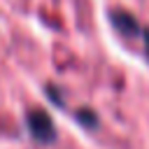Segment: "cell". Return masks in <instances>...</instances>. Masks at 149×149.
Returning <instances> with one entry per match:
<instances>
[{
	"instance_id": "cell-4",
	"label": "cell",
	"mask_w": 149,
	"mask_h": 149,
	"mask_svg": "<svg viewBox=\"0 0 149 149\" xmlns=\"http://www.w3.org/2000/svg\"><path fill=\"white\" fill-rule=\"evenodd\" d=\"M142 40H144V51L149 56V28H142Z\"/></svg>"
},
{
	"instance_id": "cell-3",
	"label": "cell",
	"mask_w": 149,
	"mask_h": 149,
	"mask_svg": "<svg viewBox=\"0 0 149 149\" xmlns=\"http://www.w3.org/2000/svg\"><path fill=\"white\" fill-rule=\"evenodd\" d=\"M77 119L81 126H88V128L95 126V114H91V112H77Z\"/></svg>"
},
{
	"instance_id": "cell-2",
	"label": "cell",
	"mask_w": 149,
	"mask_h": 149,
	"mask_svg": "<svg viewBox=\"0 0 149 149\" xmlns=\"http://www.w3.org/2000/svg\"><path fill=\"white\" fill-rule=\"evenodd\" d=\"M112 23H114V28H116L121 35H128V37L142 35V28H140V23L135 21V16H130V14L123 12V9L112 12Z\"/></svg>"
},
{
	"instance_id": "cell-1",
	"label": "cell",
	"mask_w": 149,
	"mask_h": 149,
	"mask_svg": "<svg viewBox=\"0 0 149 149\" xmlns=\"http://www.w3.org/2000/svg\"><path fill=\"white\" fill-rule=\"evenodd\" d=\"M26 126L37 142H54V137H56L54 121L44 109H30L26 116Z\"/></svg>"
}]
</instances>
